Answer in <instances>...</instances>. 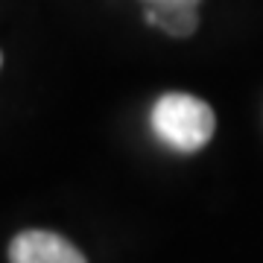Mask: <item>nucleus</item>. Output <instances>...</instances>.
Here are the masks:
<instances>
[{"mask_svg": "<svg viewBox=\"0 0 263 263\" xmlns=\"http://www.w3.org/2000/svg\"><path fill=\"white\" fill-rule=\"evenodd\" d=\"M149 123L158 141L179 152H196L202 149L211 135H214V111L205 100L190 94H164L158 97V103L152 105Z\"/></svg>", "mask_w": 263, "mask_h": 263, "instance_id": "obj_1", "label": "nucleus"}, {"mask_svg": "<svg viewBox=\"0 0 263 263\" xmlns=\"http://www.w3.org/2000/svg\"><path fill=\"white\" fill-rule=\"evenodd\" d=\"M12 263H85L73 243L53 231H21L9 246Z\"/></svg>", "mask_w": 263, "mask_h": 263, "instance_id": "obj_2", "label": "nucleus"}, {"mask_svg": "<svg viewBox=\"0 0 263 263\" xmlns=\"http://www.w3.org/2000/svg\"><path fill=\"white\" fill-rule=\"evenodd\" d=\"M146 24L164 29L167 35L176 38H187L196 32L199 27V15L190 6H149L146 9Z\"/></svg>", "mask_w": 263, "mask_h": 263, "instance_id": "obj_3", "label": "nucleus"}, {"mask_svg": "<svg viewBox=\"0 0 263 263\" xmlns=\"http://www.w3.org/2000/svg\"><path fill=\"white\" fill-rule=\"evenodd\" d=\"M149 6H190V9H196L202 0H146Z\"/></svg>", "mask_w": 263, "mask_h": 263, "instance_id": "obj_4", "label": "nucleus"}]
</instances>
